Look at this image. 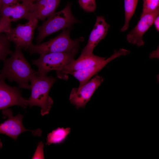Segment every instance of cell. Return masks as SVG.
<instances>
[{
  "instance_id": "6da1fadb",
  "label": "cell",
  "mask_w": 159,
  "mask_h": 159,
  "mask_svg": "<svg viewBox=\"0 0 159 159\" xmlns=\"http://www.w3.org/2000/svg\"><path fill=\"white\" fill-rule=\"evenodd\" d=\"M11 57L6 59L0 72V78L8 79L11 82L15 81L19 87L31 90L29 85L30 78L37 74L24 57L22 49L15 46Z\"/></svg>"
},
{
  "instance_id": "7a4b0ae2",
  "label": "cell",
  "mask_w": 159,
  "mask_h": 159,
  "mask_svg": "<svg viewBox=\"0 0 159 159\" xmlns=\"http://www.w3.org/2000/svg\"><path fill=\"white\" fill-rule=\"evenodd\" d=\"M57 78L52 76H39L36 74L30 78L31 93L28 99L30 107L38 106L41 108L40 113L43 116L48 114L53 105L49 91Z\"/></svg>"
},
{
  "instance_id": "3957f363",
  "label": "cell",
  "mask_w": 159,
  "mask_h": 159,
  "mask_svg": "<svg viewBox=\"0 0 159 159\" xmlns=\"http://www.w3.org/2000/svg\"><path fill=\"white\" fill-rule=\"evenodd\" d=\"M70 30L69 29H64L55 38L36 45L32 44L26 50L31 54L40 55L52 52H68L79 49L80 43L83 42L84 38L80 37L72 39L70 36Z\"/></svg>"
},
{
  "instance_id": "277c9868",
  "label": "cell",
  "mask_w": 159,
  "mask_h": 159,
  "mask_svg": "<svg viewBox=\"0 0 159 159\" xmlns=\"http://www.w3.org/2000/svg\"><path fill=\"white\" fill-rule=\"evenodd\" d=\"M72 4L68 3L61 11L55 12L48 17L47 20L38 27L39 33L36 40L39 43L46 37L60 30L69 29L80 21L72 15Z\"/></svg>"
},
{
  "instance_id": "5b68a950",
  "label": "cell",
  "mask_w": 159,
  "mask_h": 159,
  "mask_svg": "<svg viewBox=\"0 0 159 159\" xmlns=\"http://www.w3.org/2000/svg\"><path fill=\"white\" fill-rule=\"evenodd\" d=\"M78 49L68 52H52L40 54L38 59L32 61V63L38 68L37 75L45 76L50 71L61 69L74 60Z\"/></svg>"
},
{
  "instance_id": "8992f818",
  "label": "cell",
  "mask_w": 159,
  "mask_h": 159,
  "mask_svg": "<svg viewBox=\"0 0 159 159\" xmlns=\"http://www.w3.org/2000/svg\"><path fill=\"white\" fill-rule=\"evenodd\" d=\"M4 118L6 120L0 123V134L7 135L16 141L19 135L26 131H30L34 136H41L42 131L39 128L35 130H29L26 129L23 124L24 116L18 114L14 116L11 109L6 108L2 111Z\"/></svg>"
},
{
  "instance_id": "52a82bcc",
  "label": "cell",
  "mask_w": 159,
  "mask_h": 159,
  "mask_svg": "<svg viewBox=\"0 0 159 159\" xmlns=\"http://www.w3.org/2000/svg\"><path fill=\"white\" fill-rule=\"evenodd\" d=\"M38 20L32 18L24 24H19L9 31L4 33L9 41L13 42L15 46L26 50L32 43L35 29L37 26Z\"/></svg>"
},
{
  "instance_id": "ba28073f",
  "label": "cell",
  "mask_w": 159,
  "mask_h": 159,
  "mask_svg": "<svg viewBox=\"0 0 159 159\" xmlns=\"http://www.w3.org/2000/svg\"><path fill=\"white\" fill-rule=\"evenodd\" d=\"M104 78L96 75L85 84L73 88L71 92L69 100L77 109L84 108L94 92L104 81Z\"/></svg>"
},
{
  "instance_id": "9c48e42d",
  "label": "cell",
  "mask_w": 159,
  "mask_h": 159,
  "mask_svg": "<svg viewBox=\"0 0 159 159\" xmlns=\"http://www.w3.org/2000/svg\"><path fill=\"white\" fill-rule=\"evenodd\" d=\"M21 91L19 87L10 86L4 79L0 78V110L14 105L26 108L28 100L22 97Z\"/></svg>"
},
{
  "instance_id": "30bf717a",
  "label": "cell",
  "mask_w": 159,
  "mask_h": 159,
  "mask_svg": "<svg viewBox=\"0 0 159 159\" xmlns=\"http://www.w3.org/2000/svg\"><path fill=\"white\" fill-rule=\"evenodd\" d=\"M159 14V8L140 16V19L136 26L127 35V41L138 47L144 45L143 35L153 24L155 19Z\"/></svg>"
},
{
  "instance_id": "8fae6325",
  "label": "cell",
  "mask_w": 159,
  "mask_h": 159,
  "mask_svg": "<svg viewBox=\"0 0 159 159\" xmlns=\"http://www.w3.org/2000/svg\"><path fill=\"white\" fill-rule=\"evenodd\" d=\"M106 59V58L96 56L93 54L80 57L74 60L61 69L56 71L57 77L60 79L66 80L68 74L72 72L88 68L97 64Z\"/></svg>"
},
{
  "instance_id": "7c38bea8",
  "label": "cell",
  "mask_w": 159,
  "mask_h": 159,
  "mask_svg": "<svg viewBox=\"0 0 159 159\" xmlns=\"http://www.w3.org/2000/svg\"><path fill=\"white\" fill-rule=\"evenodd\" d=\"M32 4L19 2L10 6H2L0 11V22L11 23L21 19L28 20L32 18Z\"/></svg>"
},
{
  "instance_id": "4fadbf2b",
  "label": "cell",
  "mask_w": 159,
  "mask_h": 159,
  "mask_svg": "<svg viewBox=\"0 0 159 159\" xmlns=\"http://www.w3.org/2000/svg\"><path fill=\"white\" fill-rule=\"evenodd\" d=\"M130 53V51L124 49L115 51L114 54L102 62L93 66L83 69L70 72L69 74L73 76L79 82V86L87 83L94 75L100 71L108 63L115 58L122 55H125Z\"/></svg>"
},
{
  "instance_id": "5bb4252c",
  "label": "cell",
  "mask_w": 159,
  "mask_h": 159,
  "mask_svg": "<svg viewBox=\"0 0 159 159\" xmlns=\"http://www.w3.org/2000/svg\"><path fill=\"white\" fill-rule=\"evenodd\" d=\"M110 25L102 16H97L94 26L89 37L86 46L80 56L90 55L99 42L106 36Z\"/></svg>"
},
{
  "instance_id": "9a60e30c",
  "label": "cell",
  "mask_w": 159,
  "mask_h": 159,
  "mask_svg": "<svg viewBox=\"0 0 159 159\" xmlns=\"http://www.w3.org/2000/svg\"><path fill=\"white\" fill-rule=\"evenodd\" d=\"M61 0H37L32 5V18L42 21L55 12Z\"/></svg>"
},
{
  "instance_id": "2e32d148",
  "label": "cell",
  "mask_w": 159,
  "mask_h": 159,
  "mask_svg": "<svg viewBox=\"0 0 159 159\" xmlns=\"http://www.w3.org/2000/svg\"><path fill=\"white\" fill-rule=\"evenodd\" d=\"M71 128L58 127L47 134L46 145L59 144L64 141L70 133Z\"/></svg>"
},
{
  "instance_id": "e0dca14e",
  "label": "cell",
  "mask_w": 159,
  "mask_h": 159,
  "mask_svg": "<svg viewBox=\"0 0 159 159\" xmlns=\"http://www.w3.org/2000/svg\"><path fill=\"white\" fill-rule=\"evenodd\" d=\"M138 0H124L125 13V24L120 30L123 32L129 26L130 21L133 15Z\"/></svg>"
},
{
  "instance_id": "ac0fdd59",
  "label": "cell",
  "mask_w": 159,
  "mask_h": 159,
  "mask_svg": "<svg viewBox=\"0 0 159 159\" xmlns=\"http://www.w3.org/2000/svg\"><path fill=\"white\" fill-rule=\"evenodd\" d=\"M9 41L6 34L3 32L0 33V60L4 62L8 55L13 53L10 48Z\"/></svg>"
},
{
  "instance_id": "d6986e66",
  "label": "cell",
  "mask_w": 159,
  "mask_h": 159,
  "mask_svg": "<svg viewBox=\"0 0 159 159\" xmlns=\"http://www.w3.org/2000/svg\"><path fill=\"white\" fill-rule=\"evenodd\" d=\"M143 0V8L140 16L159 8V0Z\"/></svg>"
},
{
  "instance_id": "ffe728a7",
  "label": "cell",
  "mask_w": 159,
  "mask_h": 159,
  "mask_svg": "<svg viewBox=\"0 0 159 159\" xmlns=\"http://www.w3.org/2000/svg\"><path fill=\"white\" fill-rule=\"evenodd\" d=\"M80 6L85 11L94 12L96 8L95 0H78Z\"/></svg>"
},
{
  "instance_id": "44dd1931",
  "label": "cell",
  "mask_w": 159,
  "mask_h": 159,
  "mask_svg": "<svg viewBox=\"0 0 159 159\" xmlns=\"http://www.w3.org/2000/svg\"><path fill=\"white\" fill-rule=\"evenodd\" d=\"M44 143L41 141L38 143V145L34 154L32 159H44L43 150Z\"/></svg>"
},
{
  "instance_id": "7402d4cb",
  "label": "cell",
  "mask_w": 159,
  "mask_h": 159,
  "mask_svg": "<svg viewBox=\"0 0 159 159\" xmlns=\"http://www.w3.org/2000/svg\"><path fill=\"white\" fill-rule=\"evenodd\" d=\"M12 28L11 23L0 22V33L8 32Z\"/></svg>"
},
{
  "instance_id": "603a6c76",
  "label": "cell",
  "mask_w": 159,
  "mask_h": 159,
  "mask_svg": "<svg viewBox=\"0 0 159 159\" xmlns=\"http://www.w3.org/2000/svg\"><path fill=\"white\" fill-rule=\"evenodd\" d=\"M2 6H10L19 2L18 0H1Z\"/></svg>"
},
{
  "instance_id": "cb8c5ba5",
  "label": "cell",
  "mask_w": 159,
  "mask_h": 159,
  "mask_svg": "<svg viewBox=\"0 0 159 159\" xmlns=\"http://www.w3.org/2000/svg\"><path fill=\"white\" fill-rule=\"evenodd\" d=\"M153 24L155 28L157 31H159V16H158L155 19Z\"/></svg>"
},
{
  "instance_id": "d4e9b609",
  "label": "cell",
  "mask_w": 159,
  "mask_h": 159,
  "mask_svg": "<svg viewBox=\"0 0 159 159\" xmlns=\"http://www.w3.org/2000/svg\"><path fill=\"white\" fill-rule=\"evenodd\" d=\"M19 1H21L23 3L27 4H32L35 2L37 0H18Z\"/></svg>"
},
{
  "instance_id": "484cf974",
  "label": "cell",
  "mask_w": 159,
  "mask_h": 159,
  "mask_svg": "<svg viewBox=\"0 0 159 159\" xmlns=\"http://www.w3.org/2000/svg\"><path fill=\"white\" fill-rule=\"evenodd\" d=\"M1 7H2V5H1V0H0V11H1Z\"/></svg>"
},
{
  "instance_id": "4316f807",
  "label": "cell",
  "mask_w": 159,
  "mask_h": 159,
  "mask_svg": "<svg viewBox=\"0 0 159 159\" xmlns=\"http://www.w3.org/2000/svg\"><path fill=\"white\" fill-rule=\"evenodd\" d=\"M0 72H1V70H0Z\"/></svg>"
}]
</instances>
